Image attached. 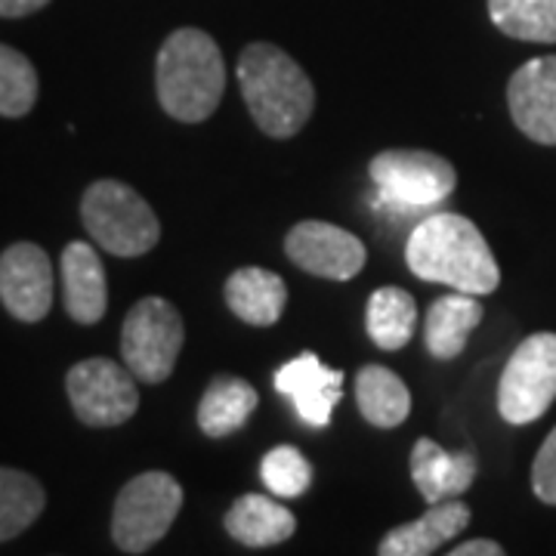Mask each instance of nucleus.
<instances>
[{"mask_svg":"<svg viewBox=\"0 0 556 556\" xmlns=\"http://www.w3.org/2000/svg\"><path fill=\"white\" fill-rule=\"evenodd\" d=\"M80 219L90 239L115 257H142L161 239V223L152 204L118 179H97L84 192Z\"/></svg>","mask_w":556,"mask_h":556,"instance_id":"20e7f679","label":"nucleus"},{"mask_svg":"<svg viewBox=\"0 0 556 556\" xmlns=\"http://www.w3.org/2000/svg\"><path fill=\"white\" fill-rule=\"evenodd\" d=\"M365 325H368V338L378 343L380 350L396 353L402 350L417 325V303L408 291L402 288H378L368 298V313H365Z\"/></svg>","mask_w":556,"mask_h":556,"instance_id":"4be33fe9","label":"nucleus"},{"mask_svg":"<svg viewBox=\"0 0 556 556\" xmlns=\"http://www.w3.org/2000/svg\"><path fill=\"white\" fill-rule=\"evenodd\" d=\"M0 303L20 321H40L53 306V266L31 241L10 244L0 254Z\"/></svg>","mask_w":556,"mask_h":556,"instance_id":"9b49d317","label":"nucleus"},{"mask_svg":"<svg viewBox=\"0 0 556 556\" xmlns=\"http://www.w3.org/2000/svg\"><path fill=\"white\" fill-rule=\"evenodd\" d=\"M532 489H535L538 501L556 507V427L551 430V437L544 439L535 464H532Z\"/></svg>","mask_w":556,"mask_h":556,"instance_id":"bb28decb","label":"nucleus"},{"mask_svg":"<svg viewBox=\"0 0 556 556\" xmlns=\"http://www.w3.org/2000/svg\"><path fill=\"white\" fill-rule=\"evenodd\" d=\"M497 31L529 43H556V0H489Z\"/></svg>","mask_w":556,"mask_h":556,"instance_id":"b1692460","label":"nucleus"},{"mask_svg":"<svg viewBox=\"0 0 556 556\" xmlns=\"http://www.w3.org/2000/svg\"><path fill=\"white\" fill-rule=\"evenodd\" d=\"M239 87L251 118L273 139L298 137L316 109L313 80L276 43H251L241 50Z\"/></svg>","mask_w":556,"mask_h":556,"instance_id":"f03ea898","label":"nucleus"},{"mask_svg":"<svg viewBox=\"0 0 556 556\" xmlns=\"http://www.w3.org/2000/svg\"><path fill=\"white\" fill-rule=\"evenodd\" d=\"M448 556H507V554H504V547H501L497 541L477 538V541H467V544L455 547Z\"/></svg>","mask_w":556,"mask_h":556,"instance_id":"c85d7f7f","label":"nucleus"},{"mask_svg":"<svg viewBox=\"0 0 556 556\" xmlns=\"http://www.w3.org/2000/svg\"><path fill=\"white\" fill-rule=\"evenodd\" d=\"M68 402L87 427H121L139 408L137 378L112 358H84L65 378Z\"/></svg>","mask_w":556,"mask_h":556,"instance_id":"1a4fd4ad","label":"nucleus"},{"mask_svg":"<svg viewBox=\"0 0 556 556\" xmlns=\"http://www.w3.org/2000/svg\"><path fill=\"white\" fill-rule=\"evenodd\" d=\"M470 526V507L457 497L430 504V510L415 522L390 529L380 538L378 556H433Z\"/></svg>","mask_w":556,"mask_h":556,"instance_id":"2eb2a0df","label":"nucleus"},{"mask_svg":"<svg viewBox=\"0 0 556 556\" xmlns=\"http://www.w3.org/2000/svg\"><path fill=\"white\" fill-rule=\"evenodd\" d=\"M38 102V72L20 50L0 43V115L22 118Z\"/></svg>","mask_w":556,"mask_h":556,"instance_id":"393cba45","label":"nucleus"},{"mask_svg":"<svg viewBox=\"0 0 556 556\" xmlns=\"http://www.w3.org/2000/svg\"><path fill=\"white\" fill-rule=\"evenodd\" d=\"M182 510V485L164 470L134 477L118 492L112 510V538L124 554H146L170 532Z\"/></svg>","mask_w":556,"mask_h":556,"instance_id":"423d86ee","label":"nucleus"},{"mask_svg":"<svg viewBox=\"0 0 556 556\" xmlns=\"http://www.w3.org/2000/svg\"><path fill=\"white\" fill-rule=\"evenodd\" d=\"M47 507V492L31 473L0 467V541L22 535Z\"/></svg>","mask_w":556,"mask_h":556,"instance_id":"5701e85b","label":"nucleus"},{"mask_svg":"<svg viewBox=\"0 0 556 556\" xmlns=\"http://www.w3.org/2000/svg\"><path fill=\"white\" fill-rule=\"evenodd\" d=\"M556 399V334L538 331L507 358L497 383V412L507 424L522 427L544 415Z\"/></svg>","mask_w":556,"mask_h":556,"instance_id":"6e6552de","label":"nucleus"},{"mask_svg":"<svg viewBox=\"0 0 556 556\" xmlns=\"http://www.w3.org/2000/svg\"><path fill=\"white\" fill-rule=\"evenodd\" d=\"M408 269L424 281L448 285L460 294H492L501 285V269L473 219L439 211L420 219L405 244Z\"/></svg>","mask_w":556,"mask_h":556,"instance_id":"f257e3e1","label":"nucleus"},{"mask_svg":"<svg viewBox=\"0 0 556 556\" xmlns=\"http://www.w3.org/2000/svg\"><path fill=\"white\" fill-rule=\"evenodd\" d=\"M257 390L236 375H219L211 380L199 402V427L204 437L223 439L239 433L257 412Z\"/></svg>","mask_w":556,"mask_h":556,"instance_id":"aec40b11","label":"nucleus"},{"mask_svg":"<svg viewBox=\"0 0 556 556\" xmlns=\"http://www.w3.org/2000/svg\"><path fill=\"white\" fill-rule=\"evenodd\" d=\"M260 479L276 497H300L313 482V464L294 445H276L260 464Z\"/></svg>","mask_w":556,"mask_h":556,"instance_id":"a878e982","label":"nucleus"},{"mask_svg":"<svg viewBox=\"0 0 556 556\" xmlns=\"http://www.w3.org/2000/svg\"><path fill=\"white\" fill-rule=\"evenodd\" d=\"M226 532L244 547H276L298 532V519L288 507L263 495H241L223 519Z\"/></svg>","mask_w":556,"mask_h":556,"instance_id":"6ab92c4d","label":"nucleus"},{"mask_svg":"<svg viewBox=\"0 0 556 556\" xmlns=\"http://www.w3.org/2000/svg\"><path fill=\"white\" fill-rule=\"evenodd\" d=\"M356 402L362 417L380 427V430H393L399 424H405V417L412 415V393L402 383L396 371L383 368V365H365L356 375Z\"/></svg>","mask_w":556,"mask_h":556,"instance_id":"412c9836","label":"nucleus"},{"mask_svg":"<svg viewBox=\"0 0 556 556\" xmlns=\"http://www.w3.org/2000/svg\"><path fill=\"white\" fill-rule=\"evenodd\" d=\"M276 390L294 402L309 427H328L343 393V371L321 365L313 353H300L276 371Z\"/></svg>","mask_w":556,"mask_h":556,"instance_id":"ddd939ff","label":"nucleus"},{"mask_svg":"<svg viewBox=\"0 0 556 556\" xmlns=\"http://www.w3.org/2000/svg\"><path fill=\"white\" fill-rule=\"evenodd\" d=\"M412 479L427 504L464 495L477 479L473 452H445L433 439H417L412 448Z\"/></svg>","mask_w":556,"mask_h":556,"instance_id":"dca6fc26","label":"nucleus"},{"mask_svg":"<svg viewBox=\"0 0 556 556\" xmlns=\"http://www.w3.org/2000/svg\"><path fill=\"white\" fill-rule=\"evenodd\" d=\"M482 321V303L473 294H448L433 300L427 321H424V343L427 353L439 362H452L464 353L467 340Z\"/></svg>","mask_w":556,"mask_h":556,"instance_id":"a211bd4d","label":"nucleus"},{"mask_svg":"<svg viewBox=\"0 0 556 556\" xmlns=\"http://www.w3.org/2000/svg\"><path fill=\"white\" fill-rule=\"evenodd\" d=\"M226 303L241 321H248L254 328H269L285 313L288 285H285V278L269 269L244 266L226 278Z\"/></svg>","mask_w":556,"mask_h":556,"instance_id":"f3484780","label":"nucleus"},{"mask_svg":"<svg viewBox=\"0 0 556 556\" xmlns=\"http://www.w3.org/2000/svg\"><path fill=\"white\" fill-rule=\"evenodd\" d=\"M155 90L170 118L186 124L211 118L226 90V62L217 40L201 28H177L161 43Z\"/></svg>","mask_w":556,"mask_h":556,"instance_id":"7ed1b4c3","label":"nucleus"},{"mask_svg":"<svg viewBox=\"0 0 556 556\" xmlns=\"http://www.w3.org/2000/svg\"><path fill=\"white\" fill-rule=\"evenodd\" d=\"M50 0H0V16L3 20H20V16H31L43 10Z\"/></svg>","mask_w":556,"mask_h":556,"instance_id":"cd10ccee","label":"nucleus"},{"mask_svg":"<svg viewBox=\"0 0 556 556\" xmlns=\"http://www.w3.org/2000/svg\"><path fill=\"white\" fill-rule=\"evenodd\" d=\"M285 254L303 273L331 281H350L362 273L368 251L358 236L334 223L303 219L285 236Z\"/></svg>","mask_w":556,"mask_h":556,"instance_id":"9d476101","label":"nucleus"},{"mask_svg":"<svg viewBox=\"0 0 556 556\" xmlns=\"http://www.w3.org/2000/svg\"><path fill=\"white\" fill-rule=\"evenodd\" d=\"M507 105L532 142L556 146V56L522 62L507 84Z\"/></svg>","mask_w":556,"mask_h":556,"instance_id":"f8f14e48","label":"nucleus"},{"mask_svg":"<svg viewBox=\"0 0 556 556\" xmlns=\"http://www.w3.org/2000/svg\"><path fill=\"white\" fill-rule=\"evenodd\" d=\"M182 340L186 328L177 306L164 298H142L121 325V356L137 380L164 383L177 368Z\"/></svg>","mask_w":556,"mask_h":556,"instance_id":"0eeeda50","label":"nucleus"},{"mask_svg":"<svg viewBox=\"0 0 556 556\" xmlns=\"http://www.w3.org/2000/svg\"><path fill=\"white\" fill-rule=\"evenodd\" d=\"M62 269V298L65 313L78 325H97L109 306V285H105V266L93 244L72 241L65 244L60 260Z\"/></svg>","mask_w":556,"mask_h":556,"instance_id":"4468645a","label":"nucleus"},{"mask_svg":"<svg viewBox=\"0 0 556 556\" xmlns=\"http://www.w3.org/2000/svg\"><path fill=\"white\" fill-rule=\"evenodd\" d=\"M380 207L396 214L433 211L455 192L457 174L448 161L427 149H387L368 164Z\"/></svg>","mask_w":556,"mask_h":556,"instance_id":"39448f33","label":"nucleus"}]
</instances>
